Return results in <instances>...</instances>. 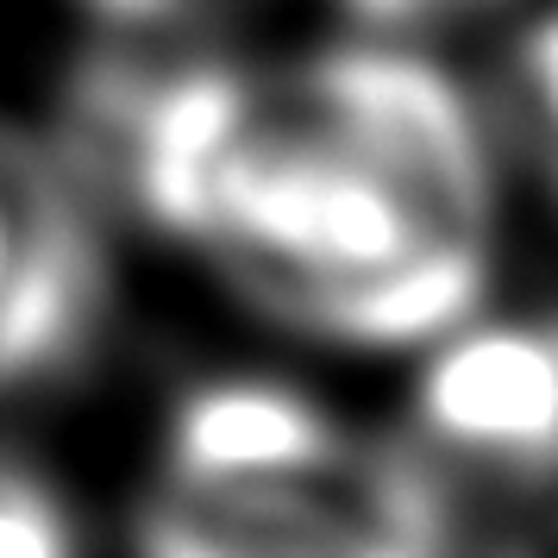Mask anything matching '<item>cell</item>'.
<instances>
[{
  "label": "cell",
  "instance_id": "obj_7",
  "mask_svg": "<svg viewBox=\"0 0 558 558\" xmlns=\"http://www.w3.org/2000/svg\"><path fill=\"white\" fill-rule=\"evenodd\" d=\"M57 553H76L70 502L38 471L0 458V558H57Z\"/></svg>",
  "mask_w": 558,
  "mask_h": 558
},
{
  "label": "cell",
  "instance_id": "obj_2",
  "mask_svg": "<svg viewBox=\"0 0 558 558\" xmlns=\"http://www.w3.org/2000/svg\"><path fill=\"white\" fill-rule=\"evenodd\" d=\"M132 546L163 558H408L458 546V502L421 458L345 433L320 458L232 483H157Z\"/></svg>",
  "mask_w": 558,
  "mask_h": 558
},
{
  "label": "cell",
  "instance_id": "obj_5",
  "mask_svg": "<svg viewBox=\"0 0 558 558\" xmlns=\"http://www.w3.org/2000/svg\"><path fill=\"white\" fill-rule=\"evenodd\" d=\"M88 264L63 207L0 151V383L76 345Z\"/></svg>",
  "mask_w": 558,
  "mask_h": 558
},
{
  "label": "cell",
  "instance_id": "obj_8",
  "mask_svg": "<svg viewBox=\"0 0 558 558\" xmlns=\"http://www.w3.org/2000/svg\"><path fill=\"white\" fill-rule=\"evenodd\" d=\"M88 7H101L107 20H126V26H202L245 0H88Z\"/></svg>",
  "mask_w": 558,
  "mask_h": 558
},
{
  "label": "cell",
  "instance_id": "obj_6",
  "mask_svg": "<svg viewBox=\"0 0 558 558\" xmlns=\"http://www.w3.org/2000/svg\"><path fill=\"white\" fill-rule=\"evenodd\" d=\"M496 113L558 182V0L514 20L496 57Z\"/></svg>",
  "mask_w": 558,
  "mask_h": 558
},
{
  "label": "cell",
  "instance_id": "obj_1",
  "mask_svg": "<svg viewBox=\"0 0 558 558\" xmlns=\"http://www.w3.org/2000/svg\"><path fill=\"white\" fill-rule=\"evenodd\" d=\"M120 151L157 227L307 339L408 352L483 307L489 126L427 57L195 63L126 95Z\"/></svg>",
  "mask_w": 558,
  "mask_h": 558
},
{
  "label": "cell",
  "instance_id": "obj_3",
  "mask_svg": "<svg viewBox=\"0 0 558 558\" xmlns=\"http://www.w3.org/2000/svg\"><path fill=\"white\" fill-rule=\"evenodd\" d=\"M408 452L452 502H546L558 496V314H483L433 332L408 389Z\"/></svg>",
  "mask_w": 558,
  "mask_h": 558
},
{
  "label": "cell",
  "instance_id": "obj_4",
  "mask_svg": "<svg viewBox=\"0 0 558 558\" xmlns=\"http://www.w3.org/2000/svg\"><path fill=\"white\" fill-rule=\"evenodd\" d=\"M345 427L314 402L307 389L282 377H207L195 383L170 421H163V458L157 483H232L257 471H282L339 446Z\"/></svg>",
  "mask_w": 558,
  "mask_h": 558
}]
</instances>
